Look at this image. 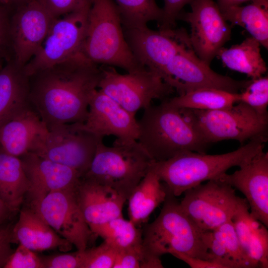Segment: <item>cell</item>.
<instances>
[{
	"instance_id": "25",
	"label": "cell",
	"mask_w": 268,
	"mask_h": 268,
	"mask_svg": "<svg viewBox=\"0 0 268 268\" xmlns=\"http://www.w3.org/2000/svg\"><path fill=\"white\" fill-rule=\"evenodd\" d=\"M29 189V183L20 157L0 146V199L12 211L18 210Z\"/></svg>"
},
{
	"instance_id": "3",
	"label": "cell",
	"mask_w": 268,
	"mask_h": 268,
	"mask_svg": "<svg viewBox=\"0 0 268 268\" xmlns=\"http://www.w3.org/2000/svg\"><path fill=\"white\" fill-rule=\"evenodd\" d=\"M137 141L153 161H163L186 151L206 153L209 144L179 109L166 99L144 109L137 121Z\"/></svg>"
},
{
	"instance_id": "26",
	"label": "cell",
	"mask_w": 268,
	"mask_h": 268,
	"mask_svg": "<svg viewBox=\"0 0 268 268\" xmlns=\"http://www.w3.org/2000/svg\"><path fill=\"white\" fill-rule=\"evenodd\" d=\"M260 44L252 37L229 48H222L218 52L223 64L229 69L247 75L252 79L263 76L267 70L260 52Z\"/></svg>"
},
{
	"instance_id": "12",
	"label": "cell",
	"mask_w": 268,
	"mask_h": 268,
	"mask_svg": "<svg viewBox=\"0 0 268 268\" xmlns=\"http://www.w3.org/2000/svg\"><path fill=\"white\" fill-rule=\"evenodd\" d=\"M76 189L51 192L30 202L29 208L77 250L83 251L93 234L79 207Z\"/></svg>"
},
{
	"instance_id": "27",
	"label": "cell",
	"mask_w": 268,
	"mask_h": 268,
	"mask_svg": "<svg viewBox=\"0 0 268 268\" xmlns=\"http://www.w3.org/2000/svg\"><path fill=\"white\" fill-rule=\"evenodd\" d=\"M222 13L227 21L243 27L268 49V0H254L245 6L230 7Z\"/></svg>"
},
{
	"instance_id": "35",
	"label": "cell",
	"mask_w": 268,
	"mask_h": 268,
	"mask_svg": "<svg viewBox=\"0 0 268 268\" xmlns=\"http://www.w3.org/2000/svg\"><path fill=\"white\" fill-rule=\"evenodd\" d=\"M3 268H44L41 257L27 247L19 244L9 257Z\"/></svg>"
},
{
	"instance_id": "34",
	"label": "cell",
	"mask_w": 268,
	"mask_h": 268,
	"mask_svg": "<svg viewBox=\"0 0 268 268\" xmlns=\"http://www.w3.org/2000/svg\"><path fill=\"white\" fill-rule=\"evenodd\" d=\"M83 268H113L118 250L103 241L97 247L84 250Z\"/></svg>"
},
{
	"instance_id": "19",
	"label": "cell",
	"mask_w": 268,
	"mask_h": 268,
	"mask_svg": "<svg viewBox=\"0 0 268 268\" xmlns=\"http://www.w3.org/2000/svg\"><path fill=\"white\" fill-rule=\"evenodd\" d=\"M20 158L29 183L30 202L52 192L75 189L82 178L75 170L32 152Z\"/></svg>"
},
{
	"instance_id": "2",
	"label": "cell",
	"mask_w": 268,
	"mask_h": 268,
	"mask_svg": "<svg viewBox=\"0 0 268 268\" xmlns=\"http://www.w3.org/2000/svg\"><path fill=\"white\" fill-rule=\"evenodd\" d=\"M267 139L255 138L235 150L221 154L186 151L167 160L153 161L150 168L167 190L178 197L203 182L219 178L231 167L243 166L263 151Z\"/></svg>"
},
{
	"instance_id": "36",
	"label": "cell",
	"mask_w": 268,
	"mask_h": 268,
	"mask_svg": "<svg viewBox=\"0 0 268 268\" xmlns=\"http://www.w3.org/2000/svg\"><path fill=\"white\" fill-rule=\"evenodd\" d=\"M84 250L41 257L43 268H83L85 259Z\"/></svg>"
},
{
	"instance_id": "46",
	"label": "cell",
	"mask_w": 268,
	"mask_h": 268,
	"mask_svg": "<svg viewBox=\"0 0 268 268\" xmlns=\"http://www.w3.org/2000/svg\"><path fill=\"white\" fill-rule=\"evenodd\" d=\"M0 3L5 6V0H0Z\"/></svg>"
},
{
	"instance_id": "33",
	"label": "cell",
	"mask_w": 268,
	"mask_h": 268,
	"mask_svg": "<svg viewBox=\"0 0 268 268\" xmlns=\"http://www.w3.org/2000/svg\"><path fill=\"white\" fill-rule=\"evenodd\" d=\"M239 96V102L247 104L260 114L268 115V76L251 80Z\"/></svg>"
},
{
	"instance_id": "14",
	"label": "cell",
	"mask_w": 268,
	"mask_h": 268,
	"mask_svg": "<svg viewBox=\"0 0 268 268\" xmlns=\"http://www.w3.org/2000/svg\"><path fill=\"white\" fill-rule=\"evenodd\" d=\"M190 12H181L177 19L189 23V39L197 56L210 66L230 39L231 29L213 0H192Z\"/></svg>"
},
{
	"instance_id": "28",
	"label": "cell",
	"mask_w": 268,
	"mask_h": 268,
	"mask_svg": "<svg viewBox=\"0 0 268 268\" xmlns=\"http://www.w3.org/2000/svg\"><path fill=\"white\" fill-rule=\"evenodd\" d=\"M166 100L169 105L177 109L213 110L230 107L239 102L240 96L239 93L203 88Z\"/></svg>"
},
{
	"instance_id": "1",
	"label": "cell",
	"mask_w": 268,
	"mask_h": 268,
	"mask_svg": "<svg viewBox=\"0 0 268 268\" xmlns=\"http://www.w3.org/2000/svg\"><path fill=\"white\" fill-rule=\"evenodd\" d=\"M101 76L100 66L80 52L29 76L31 104L48 129L83 123Z\"/></svg>"
},
{
	"instance_id": "4",
	"label": "cell",
	"mask_w": 268,
	"mask_h": 268,
	"mask_svg": "<svg viewBox=\"0 0 268 268\" xmlns=\"http://www.w3.org/2000/svg\"><path fill=\"white\" fill-rule=\"evenodd\" d=\"M82 51L98 66L116 67L127 72L146 68L135 59L126 41L113 0H92Z\"/></svg>"
},
{
	"instance_id": "5",
	"label": "cell",
	"mask_w": 268,
	"mask_h": 268,
	"mask_svg": "<svg viewBox=\"0 0 268 268\" xmlns=\"http://www.w3.org/2000/svg\"><path fill=\"white\" fill-rule=\"evenodd\" d=\"M153 161L137 140L116 138L109 146L101 139L82 178L109 187L127 200Z\"/></svg>"
},
{
	"instance_id": "22",
	"label": "cell",
	"mask_w": 268,
	"mask_h": 268,
	"mask_svg": "<svg viewBox=\"0 0 268 268\" xmlns=\"http://www.w3.org/2000/svg\"><path fill=\"white\" fill-rule=\"evenodd\" d=\"M29 76L10 58L0 70V128L31 107Z\"/></svg>"
},
{
	"instance_id": "9",
	"label": "cell",
	"mask_w": 268,
	"mask_h": 268,
	"mask_svg": "<svg viewBox=\"0 0 268 268\" xmlns=\"http://www.w3.org/2000/svg\"><path fill=\"white\" fill-rule=\"evenodd\" d=\"M100 68L99 89L134 115L150 106L153 100L166 99L174 90L157 73L146 68L126 74L113 67Z\"/></svg>"
},
{
	"instance_id": "10",
	"label": "cell",
	"mask_w": 268,
	"mask_h": 268,
	"mask_svg": "<svg viewBox=\"0 0 268 268\" xmlns=\"http://www.w3.org/2000/svg\"><path fill=\"white\" fill-rule=\"evenodd\" d=\"M90 5L54 19L38 51L24 66L29 76L82 52Z\"/></svg>"
},
{
	"instance_id": "43",
	"label": "cell",
	"mask_w": 268,
	"mask_h": 268,
	"mask_svg": "<svg viewBox=\"0 0 268 268\" xmlns=\"http://www.w3.org/2000/svg\"><path fill=\"white\" fill-rule=\"evenodd\" d=\"M12 212L9 207L0 199V226Z\"/></svg>"
},
{
	"instance_id": "31",
	"label": "cell",
	"mask_w": 268,
	"mask_h": 268,
	"mask_svg": "<svg viewBox=\"0 0 268 268\" xmlns=\"http://www.w3.org/2000/svg\"><path fill=\"white\" fill-rule=\"evenodd\" d=\"M113 0L119 11L123 28L145 26L150 21L159 23L162 20L163 10L155 0Z\"/></svg>"
},
{
	"instance_id": "11",
	"label": "cell",
	"mask_w": 268,
	"mask_h": 268,
	"mask_svg": "<svg viewBox=\"0 0 268 268\" xmlns=\"http://www.w3.org/2000/svg\"><path fill=\"white\" fill-rule=\"evenodd\" d=\"M101 139L81 129L78 123L59 124L48 129L32 153L71 168L82 177Z\"/></svg>"
},
{
	"instance_id": "15",
	"label": "cell",
	"mask_w": 268,
	"mask_h": 268,
	"mask_svg": "<svg viewBox=\"0 0 268 268\" xmlns=\"http://www.w3.org/2000/svg\"><path fill=\"white\" fill-rule=\"evenodd\" d=\"M123 29L126 41L138 63L161 78L165 67L173 58L181 50L191 45L189 35L182 29L157 31L147 26Z\"/></svg>"
},
{
	"instance_id": "39",
	"label": "cell",
	"mask_w": 268,
	"mask_h": 268,
	"mask_svg": "<svg viewBox=\"0 0 268 268\" xmlns=\"http://www.w3.org/2000/svg\"><path fill=\"white\" fill-rule=\"evenodd\" d=\"M5 5L0 6V58L6 60L11 58L8 56L11 51L9 17Z\"/></svg>"
},
{
	"instance_id": "30",
	"label": "cell",
	"mask_w": 268,
	"mask_h": 268,
	"mask_svg": "<svg viewBox=\"0 0 268 268\" xmlns=\"http://www.w3.org/2000/svg\"><path fill=\"white\" fill-rule=\"evenodd\" d=\"M91 231L118 251L142 246V231L123 216L113 219Z\"/></svg>"
},
{
	"instance_id": "44",
	"label": "cell",
	"mask_w": 268,
	"mask_h": 268,
	"mask_svg": "<svg viewBox=\"0 0 268 268\" xmlns=\"http://www.w3.org/2000/svg\"><path fill=\"white\" fill-rule=\"evenodd\" d=\"M31 0H5V6H14L16 8Z\"/></svg>"
},
{
	"instance_id": "16",
	"label": "cell",
	"mask_w": 268,
	"mask_h": 268,
	"mask_svg": "<svg viewBox=\"0 0 268 268\" xmlns=\"http://www.w3.org/2000/svg\"><path fill=\"white\" fill-rule=\"evenodd\" d=\"M15 8L10 17L12 58L24 67L38 51L56 18L38 0Z\"/></svg>"
},
{
	"instance_id": "18",
	"label": "cell",
	"mask_w": 268,
	"mask_h": 268,
	"mask_svg": "<svg viewBox=\"0 0 268 268\" xmlns=\"http://www.w3.org/2000/svg\"><path fill=\"white\" fill-rule=\"evenodd\" d=\"M245 196L250 215L268 226V152L263 151L233 174L220 177Z\"/></svg>"
},
{
	"instance_id": "38",
	"label": "cell",
	"mask_w": 268,
	"mask_h": 268,
	"mask_svg": "<svg viewBox=\"0 0 268 268\" xmlns=\"http://www.w3.org/2000/svg\"><path fill=\"white\" fill-rule=\"evenodd\" d=\"M163 17L159 23L160 29L174 28L175 21L182 8L192 0H163Z\"/></svg>"
},
{
	"instance_id": "21",
	"label": "cell",
	"mask_w": 268,
	"mask_h": 268,
	"mask_svg": "<svg viewBox=\"0 0 268 268\" xmlns=\"http://www.w3.org/2000/svg\"><path fill=\"white\" fill-rule=\"evenodd\" d=\"M48 129L32 106L0 128V146L6 152L20 157L32 152Z\"/></svg>"
},
{
	"instance_id": "7",
	"label": "cell",
	"mask_w": 268,
	"mask_h": 268,
	"mask_svg": "<svg viewBox=\"0 0 268 268\" xmlns=\"http://www.w3.org/2000/svg\"><path fill=\"white\" fill-rule=\"evenodd\" d=\"M179 109L209 144L233 139L243 145L246 141L268 138V115L260 114L241 102L213 110Z\"/></svg>"
},
{
	"instance_id": "20",
	"label": "cell",
	"mask_w": 268,
	"mask_h": 268,
	"mask_svg": "<svg viewBox=\"0 0 268 268\" xmlns=\"http://www.w3.org/2000/svg\"><path fill=\"white\" fill-rule=\"evenodd\" d=\"M78 203L90 230L123 216L127 200L113 189L82 178L75 190Z\"/></svg>"
},
{
	"instance_id": "24",
	"label": "cell",
	"mask_w": 268,
	"mask_h": 268,
	"mask_svg": "<svg viewBox=\"0 0 268 268\" xmlns=\"http://www.w3.org/2000/svg\"><path fill=\"white\" fill-rule=\"evenodd\" d=\"M167 196V189L158 175L150 168L128 198L130 220L139 227Z\"/></svg>"
},
{
	"instance_id": "13",
	"label": "cell",
	"mask_w": 268,
	"mask_h": 268,
	"mask_svg": "<svg viewBox=\"0 0 268 268\" xmlns=\"http://www.w3.org/2000/svg\"><path fill=\"white\" fill-rule=\"evenodd\" d=\"M163 80L179 95L203 88L239 93L250 80H237L216 73L200 59L191 45L181 50L165 67Z\"/></svg>"
},
{
	"instance_id": "32",
	"label": "cell",
	"mask_w": 268,
	"mask_h": 268,
	"mask_svg": "<svg viewBox=\"0 0 268 268\" xmlns=\"http://www.w3.org/2000/svg\"><path fill=\"white\" fill-rule=\"evenodd\" d=\"M251 233L248 256L259 268H268V231L266 226L250 215Z\"/></svg>"
},
{
	"instance_id": "45",
	"label": "cell",
	"mask_w": 268,
	"mask_h": 268,
	"mask_svg": "<svg viewBox=\"0 0 268 268\" xmlns=\"http://www.w3.org/2000/svg\"><path fill=\"white\" fill-rule=\"evenodd\" d=\"M3 59L0 58V70L3 66Z\"/></svg>"
},
{
	"instance_id": "40",
	"label": "cell",
	"mask_w": 268,
	"mask_h": 268,
	"mask_svg": "<svg viewBox=\"0 0 268 268\" xmlns=\"http://www.w3.org/2000/svg\"><path fill=\"white\" fill-rule=\"evenodd\" d=\"M12 227L0 226V268H3L9 257L13 252L11 244L12 243Z\"/></svg>"
},
{
	"instance_id": "8",
	"label": "cell",
	"mask_w": 268,
	"mask_h": 268,
	"mask_svg": "<svg viewBox=\"0 0 268 268\" xmlns=\"http://www.w3.org/2000/svg\"><path fill=\"white\" fill-rule=\"evenodd\" d=\"M180 206L202 232L212 231L231 220L245 199L220 178L207 181L184 192Z\"/></svg>"
},
{
	"instance_id": "37",
	"label": "cell",
	"mask_w": 268,
	"mask_h": 268,
	"mask_svg": "<svg viewBox=\"0 0 268 268\" xmlns=\"http://www.w3.org/2000/svg\"><path fill=\"white\" fill-rule=\"evenodd\" d=\"M55 17L57 18L84 6L92 0H38Z\"/></svg>"
},
{
	"instance_id": "29",
	"label": "cell",
	"mask_w": 268,
	"mask_h": 268,
	"mask_svg": "<svg viewBox=\"0 0 268 268\" xmlns=\"http://www.w3.org/2000/svg\"><path fill=\"white\" fill-rule=\"evenodd\" d=\"M215 238L216 256L228 268H256L258 265L244 252L231 220L211 231Z\"/></svg>"
},
{
	"instance_id": "17",
	"label": "cell",
	"mask_w": 268,
	"mask_h": 268,
	"mask_svg": "<svg viewBox=\"0 0 268 268\" xmlns=\"http://www.w3.org/2000/svg\"><path fill=\"white\" fill-rule=\"evenodd\" d=\"M78 125L81 129L101 138L114 135L121 139L137 140L138 136V125L135 115L97 89L91 96L85 121Z\"/></svg>"
},
{
	"instance_id": "42",
	"label": "cell",
	"mask_w": 268,
	"mask_h": 268,
	"mask_svg": "<svg viewBox=\"0 0 268 268\" xmlns=\"http://www.w3.org/2000/svg\"><path fill=\"white\" fill-rule=\"evenodd\" d=\"M254 0H217V4L221 12L224 11L228 8Z\"/></svg>"
},
{
	"instance_id": "6",
	"label": "cell",
	"mask_w": 268,
	"mask_h": 268,
	"mask_svg": "<svg viewBox=\"0 0 268 268\" xmlns=\"http://www.w3.org/2000/svg\"><path fill=\"white\" fill-rule=\"evenodd\" d=\"M175 197L167 189L159 215L142 232L143 250L157 258L166 254L180 252L213 261L203 242V232L184 213Z\"/></svg>"
},
{
	"instance_id": "23",
	"label": "cell",
	"mask_w": 268,
	"mask_h": 268,
	"mask_svg": "<svg viewBox=\"0 0 268 268\" xmlns=\"http://www.w3.org/2000/svg\"><path fill=\"white\" fill-rule=\"evenodd\" d=\"M12 234V243L21 244L34 252L58 249L66 252L73 246L30 208L20 210Z\"/></svg>"
},
{
	"instance_id": "41",
	"label": "cell",
	"mask_w": 268,
	"mask_h": 268,
	"mask_svg": "<svg viewBox=\"0 0 268 268\" xmlns=\"http://www.w3.org/2000/svg\"><path fill=\"white\" fill-rule=\"evenodd\" d=\"M176 258L187 264L192 268H224L216 262L193 257L180 252H174L172 254Z\"/></svg>"
}]
</instances>
